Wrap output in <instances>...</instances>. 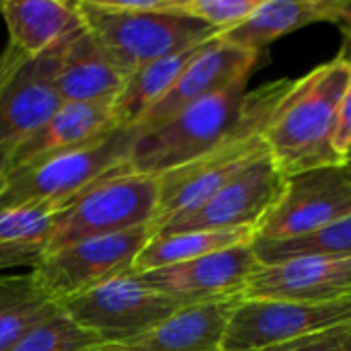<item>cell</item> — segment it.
I'll list each match as a JSON object with an SVG mask.
<instances>
[{
    "instance_id": "cell-1",
    "label": "cell",
    "mask_w": 351,
    "mask_h": 351,
    "mask_svg": "<svg viewBox=\"0 0 351 351\" xmlns=\"http://www.w3.org/2000/svg\"><path fill=\"white\" fill-rule=\"evenodd\" d=\"M350 84L346 51L292 82L263 132L267 154L284 177L346 165L335 150V130Z\"/></svg>"
},
{
    "instance_id": "cell-2",
    "label": "cell",
    "mask_w": 351,
    "mask_h": 351,
    "mask_svg": "<svg viewBox=\"0 0 351 351\" xmlns=\"http://www.w3.org/2000/svg\"><path fill=\"white\" fill-rule=\"evenodd\" d=\"M292 82L294 80L284 78L247 93L241 119L222 144L204 156L158 177L160 191L152 232L206 204L232 177L267 152L263 142L265 125L269 123L276 107Z\"/></svg>"
},
{
    "instance_id": "cell-3",
    "label": "cell",
    "mask_w": 351,
    "mask_h": 351,
    "mask_svg": "<svg viewBox=\"0 0 351 351\" xmlns=\"http://www.w3.org/2000/svg\"><path fill=\"white\" fill-rule=\"evenodd\" d=\"M249 78H239L230 86L189 105L158 130L138 136L119 171L160 177L214 150L241 119Z\"/></svg>"
},
{
    "instance_id": "cell-4",
    "label": "cell",
    "mask_w": 351,
    "mask_h": 351,
    "mask_svg": "<svg viewBox=\"0 0 351 351\" xmlns=\"http://www.w3.org/2000/svg\"><path fill=\"white\" fill-rule=\"evenodd\" d=\"M78 12L86 31L128 72L195 47L220 31L175 12L173 4L160 12H119L105 8L99 0H78Z\"/></svg>"
},
{
    "instance_id": "cell-5",
    "label": "cell",
    "mask_w": 351,
    "mask_h": 351,
    "mask_svg": "<svg viewBox=\"0 0 351 351\" xmlns=\"http://www.w3.org/2000/svg\"><path fill=\"white\" fill-rule=\"evenodd\" d=\"M158 191V177L119 169L107 173L66 202L56 220L49 253L90 237L152 228Z\"/></svg>"
},
{
    "instance_id": "cell-6",
    "label": "cell",
    "mask_w": 351,
    "mask_h": 351,
    "mask_svg": "<svg viewBox=\"0 0 351 351\" xmlns=\"http://www.w3.org/2000/svg\"><path fill=\"white\" fill-rule=\"evenodd\" d=\"M136 138L138 134L132 128H117L88 146L10 171L6 173V187L0 195V206L35 202L66 204L97 179L119 169Z\"/></svg>"
},
{
    "instance_id": "cell-7",
    "label": "cell",
    "mask_w": 351,
    "mask_h": 351,
    "mask_svg": "<svg viewBox=\"0 0 351 351\" xmlns=\"http://www.w3.org/2000/svg\"><path fill=\"white\" fill-rule=\"evenodd\" d=\"M183 306L189 304L150 288L132 271L60 304L64 315L103 341L128 339L144 333Z\"/></svg>"
},
{
    "instance_id": "cell-8",
    "label": "cell",
    "mask_w": 351,
    "mask_h": 351,
    "mask_svg": "<svg viewBox=\"0 0 351 351\" xmlns=\"http://www.w3.org/2000/svg\"><path fill=\"white\" fill-rule=\"evenodd\" d=\"M343 325H351V296L323 302L241 298L222 351H263Z\"/></svg>"
},
{
    "instance_id": "cell-9",
    "label": "cell",
    "mask_w": 351,
    "mask_h": 351,
    "mask_svg": "<svg viewBox=\"0 0 351 351\" xmlns=\"http://www.w3.org/2000/svg\"><path fill=\"white\" fill-rule=\"evenodd\" d=\"M152 237V228L144 226L117 234L82 239L49 253L31 271L43 290L62 304L103 282L130 274Z\"/></svg>"
},
{
    "instance_id": "cell-10",
    "label": "cell",
    "mask_w": 351,
    "mask_h": 351,
    "mask_svg": "<svg viewBox=\"0 0 351 351\" xmlns=\"http://www.w3.org/2000/svg\"><path fill=\"white\" fill-rule=\"evenodd\" d=\"M348 216H351L350 167L311 169L286 177L282 197L255 228V239H294Z\"/></svg>"
},
{
    "instance_id": "cell-11",
    "label": "cell",
    "mask_w": 351,
    "mask_h": 351,
    "mask_svg": "<svg viewBox=\"0 0 351 351\" xmlns=\"http://www.w3.org/2000/svg\"><path fill=\"white\" fill-rule=\"evenodd\" d=\"M284 185L286 177L265 152L245 167L237 177H232L206 204L185 216L171 220L158 228L154 237L189 230H255L282 197Z\"/></svg>"
},
{
    "instance_id": "cell-12",
    "label": "cell",
    "mask_w": 351,
    "mask_h": 351,
    "mask_svg": "<svg viewBox=\"0 0 351 351\" xmlns=\"http://www.w3.org/2000/svg\"><path fill=\"white\" fill-rule=\"evenodd\" d=\"M56 45L47 51L23 56L0 80V167L29 140L62 105L53 84Z\"/></svg>"
},
{
    "instance_id": "cell-13",
    "label": "cell",
    "mask_w": 351,
    "mask_h": 351,
    "mask_svg": "<svg viewBox=\"0 0 351 351\" xmlns=\"http://www.w3.org/2000/svg\"><path fill=\"white\" fill-rule=\"evenodd\" d=\"M261 261L253 243L216 251L199 259L138 274L150 288L169 294L185 304H199L243 296Z\"/></svg>"
},
{
    "instance_id": "cell-14",
    "label": "cell",
    "mask_w": 351,
    "mask_h": 351,
    "mask_svg": "<svg viewBox=\"0 0 351 351\" xmlns=\"http://www.w3.org/2000/svg\"><path fill=\"white\" fill-rule=\"evenodd\" d=\"M257 53L237 49L224 43L218 35L212 37L193 58V62L183 70L177 82L169 88V93L160 101H156L132 125V130L138 136L158 130L189 105L230 86L239 78L251 76L257 66Z\"/></svg>"
},
{
    "instance_id": "cell-15",
    "label": "cell",
    "mask_w": 351,
    "mask_h": 351,
    "mask_svg": "<svg viewBox=\"0 0 351 351\" xmlns=\"http://www.w3.org/2000/svg\"><path fill=\"white\" fill-rule=\"evenodd\" d=\"M351 296V255L302 257L261 265L247 284V300L323 302Z\"/></svg>"
},
{
    "instance_id": "cell-16",
    "label": "cell",
    "mask_w": 351,
    "mask_h": 351,
    "mask_svg": "<svg viewBox=\"0 0 351 351\" xmlns=\"http://www.w3.org/2000/svg\"><path fill=\"white\" fill-rule=\"evenodd\" d=\"M243 296L189 304L128 339L101 341L95 351H222L230 317Z\"/></svg>"
},
{
    "instance_id": "cell-17",
    "label": "cell",
    "mask_w": 351,
    "mask_h": 351,
    "mask_svg": "<svg viewBox=\"0 0 351 351\" xmlns=\"http://www.w3.org/2000/svg\"><path fill=\"white\" fill-rule=\"evenodd\" d=\"M130 74L86 31L78 29L56 45L53 84L62 103L113 101Z\"/></svg>"
},
{
    "instance_id": "cell-18",
    "label": "cell",
    "mask_w": 351,
    "mask_h": 351,
    "mask_svg": "<svg viewBox=\"0 0 351 351\" xmlns=\"http://www.w3.org/2000/svg\"><path fill=\"white\" fill-rule=\"evenodd\" d=\"M117 130L113 101L62 103L58 111L10 156L6 173L88 146Z\"/></svg>"
},
{
    "instance_id": "cell-19",
    "label": "cell",
    "mask_w": 351,
    "mask_h": 351,
    "mask_svg": "<svg viewBox=\"0 0 351 351\" xmlns=\"http://www.w3.org/2000/svg\"><path fill=\"white\" fill-rule=\"evenodd\" d=\"M343 0H259L255 10L218 37L243 51L257 53L276 39L313 23H337Z\"/></svg>"
},
{
    "instance_id": "cell-20",
    "label": "cell",
    "mask_w": 351,
    "mask_h": 351,
    "mask_svg": "<svg viewBox=\"0 0 351 351\" xmlns=\"http://www.w3.org/2000/svg\"><path fill=\"white\" fill-rule=\"evenodd\" d=\"M0 16L8 29V45L27 58L47 51L82 29L78 4L64 0H2Z\"/></svg>"
},
{
    "instance_id": "cell-21",
    "label": "cell",
    "mask_w": 351,
    "mask_h": 351,
    "mask_svg": "<svg viewBox=\"0 0 351 351\" xmlns=\"http://www.w3.org/2000/svg\"><path fill=\"white\" fill-rule=\"evenodd\" d=\"M64 206L60 202L0 206V271L35 269L47 257L56 220Z\"/></svg>"
},
{
    "instance_id": "cell-22",
    "label": "cell",
    "mask_w": 351,
    "mask_h": 351,
    "mask_svg": "<svg viewBox=\"0 0 351 351\" xmlns=\"http://www.w3.org/2000/svg\"><path fill=\"white\" fill-rule=\"evenodd\" d=\"M33 271L0 276V351H12L31 331L60 313Z\"/></svg>"
},
{
    "instance_id": "cell-23",
    "label": "cell",
    "mask_w": 351,
    "mask_h": 351,
    "mask_svg": "<svg viewBox=\"0 0 351 351\" xmlns=\"http://www.w3.org/2000/svg\"><path fill=\"white\" fill-rule=\"evenodd\" d=\"M206 43L160 58L132 72L121 93L113 99L117 128H132L156 101H160Z\"/></svg>"
},
{
    "instance_id": "cell-24",
    "label": "cell",
    "mask_w": 351,
    "mask_h": 351,
    "mask_svg": "<svg viewBox=\"0 0 351 351\" xmlns=\"http://www.w3.org/2000/svg\"><path fill=\"white\" fill-rule=\"evenodd\" d=\"M255 241L253 228L237 230H189L175 234L152 237L150 243L138 255L132 274H142L150 269L171 267L199 259L204 255L232 249L239 245H251Z\"/></svg>"
},
{
    "instance_id": "cell-25",
    "label": "cell",
    "mask_w": 351,
    "mask_h": 351,
    "mask_svg": "<svg viewBox=\"0 0 351 351\" xmlns=\"http://www.w3.org/2000/svg\"><path fill=\"white\" fill-rule=\"evenodd\" d=\"M253 249L261 265L302 257H348L351 255V216L294 239H255Z\"/></svg>"
},
{
    "instance_id": "cell-26",
    "label": "cell",
    "mask_w": 351,
    "mask_h": 351,
    "mask_svg": "<svg viewBox=\"0 0 351 351\" xmlns=\"http://www.w3.org/2000/svg\"><path fill=\"white\" fill-rule=\"evenodd\" d=\"M103 339L76 325L62 311L31 331L12 351H95Z\"/></svg>"
},
{
    "instance_id": "cell-27",
    "label": "cell",
    "mask_w": 351,
    "mask_h": 351,
    "mask_svg": "<svg viewBox=\"0 0 351 351\" xmlns=\"http://www.w3.org/2000/svg\"><path fill=\"white\" fill-rule=\"evenodd\" d=\"M257 4L259 0H173V10L197 19L222 33L241 25Z\"/></svg>"
},
{
    "instance_id": "cell-28",
    "label": "cell",
    "mask_w": 351,
    "mask_h": 351,
    "mask_svg": "<svg viewBox=\"0 0 351 351\" xmlns=\"http://www.w3.org/2000/svg\"><path fill=\"white\" fill-rule=\"evenodd\" d=\"M263 351H351V325L321 331Z\"/></svg>"
},
{
    "instance_id": "cell-29",
    "label": "cell",
    "mask_w": 351,
    "mask_h": 351,
    "mask_svg": "<svg viewBox=\"0 0 351 351\" xmlns=\"http://www.w3.org/2000/svg\"><path fill=\"white\" fill-rule=\"evenodd\" d=\"M335 150L343 158L351 152V84L339 105L337 113V130H335Z\"/></svg>"
},
{
    "instance_id": "cell-30",
    "label": "cell",
    "mask_w": 351,
    "mask_h": 351,
    "mask_svg": "<svg viewBox=\"0 0 351 351\" xmlns=\"http://www.w3.org/2000/svg\"><path fill=\"white\" fill-rule=\"evenodd\" d=\"M23 58V53L19 49H14L12 45H6V49L0 53V80L10 72V68Z\"/></svg>"
},
{
    "instance_id": "cell-31",
    "label": "cell",
    "mask_w": 351,
    "mask_h": 351,
    "mask_svg": "<svg viewBox=\"0 0 351 351\" xmlns=\"http://www.w3.org/2000/svg\"><path fill=\"white\" fill-rule=\"evenodd\" d=\"M337 25L343 29L346 37L350 39V43H351V0H343L341 14H339V21H337Z\"/></svg>"
},
{
    "instance_id": "cell-32",
    "label": "cell",
    "mask_w": 351,
    "mask_h": 351,
    "mask_svg": "<svg viewBox=\"0 0 351 351\" xmlns=\"http://www.w3.org/2000/svg\"><path fill=\"white\" fill-rule=\"evenodd\" d=\"M4 187H6V171L0 167V195H2V191H4Z\"/></svg>"
},
{
    "instance_id": "cell-33",
    "label": "cell",
    "mask_w": 351,
    "mask_h": 351,
    "mask_svg": "<svg viewBox=\"0 0 351 351\" xmlns=\"http://www.w3.org/2000/svg\"><path fill=\"white\" fill-rule=\"evenodd\" d=\"M346 165H348V167H350V169H351V152H350V154H348V156H346Z\"/></svg>"
},
{
    "instance_id": "cell-34",
    "label": "cell",
    "mask_w": 351,
    "mask_h": 351,
    "mask_svg": "<svg viewBox=\"0 0 351 351\" xmlns=\"http://www.w3.org/2000/svg\"><path fill=\"white\" fill-rule=\"evenodd\" d=\"M346 53L350 56V60H351V43H350V45H348V49H346Z\"/></svg>"
},
{
    "instance_id": "cell-35",
    "label": "cell",
    "mask_w": 351,
    "mask_h": 351,
    "mask_svg": "<svg viewBox=\"0 0 351 351\" xmlns=\"http://www.w3.org/2000/svg\"><path fill=\"white\" fill-rule=\"evenodd\" d=\"M0 4H2V0H0Z\"/></svg>"
}]
</instances>
